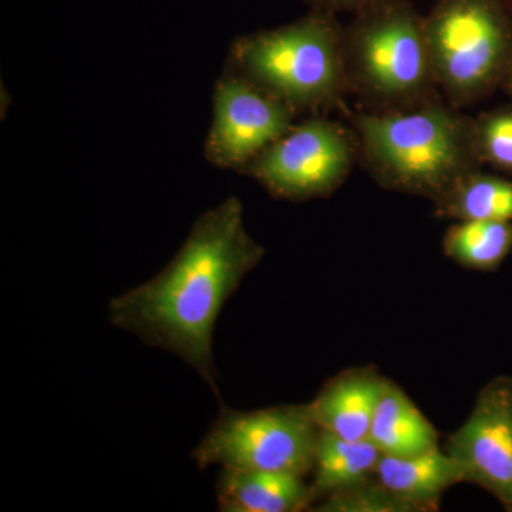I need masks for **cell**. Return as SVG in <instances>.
<instances>
[{
	"instance_id": "obj_1",
	"label": "cell",
	"mask_w": 512,
	"mask_h": 512,
	"mask_svg": "<svg viewBox=\"0 0 512 512\" xmlns=\"http://www.w3.org/2000/svg\"><path fill=\"white\" fill-rule=\"evenodd\" d=\"M264 255L245 228L241 201L229 197L195 221L160 274L111 299L110 323L183 359L220 399L212 355L215 323Z\"/></svg>"
},
{
	"instance_id": "obj_2",
	"label": "cell",
	"mask_w": 512,
	"mask_h": 512,
	"mask_svg": "<svg viewBox=\"0 0 512 512\" xmlns=\"http://www.w3.org/2000/svg\"><path fill=\"white\" fill-rule=\"evenodd\" d=\"M366 170L386 190L436 202L481 167L474 120L439 99L352 116Z\"/></svg>"
},
{
	"instance_id": "obj_3",
	"label": "cell",
	"mask_w": 512,
	"mask_h": 512,
	"mask_svg": "<svg viewBox=\"0 0 512 512\" xmlns=\"http://www.w3.org/2000/svg\"><path fill=\"white\" fill-rule=\"evenodd\" d=\"M225 69L296 114L326 109L349 89L345 28L333 13L312 9L288 25L237 37Z\"/></svg>"
},
{
	"instance_id": "obj_4",
	"label": "cell",
	"mask_w": 512,
	"mask_h": 512,
	"mask_svg": "<svg viewBox=\"0 0 512 512\" xmlns=\"http://www.w3.org/2000/svg\"><path fill=\"white\" fill-rule=\"evenodd\" d=\"M349 87L384 109L430 99L436 84L426 18L407 0H377L345 29Z\"/></svg>"
},
{
	"instance_id": "obj_5",
	"label": "cell",
	"mask_w": 512,
	"mask_h": 512,
	"mask_svg": "<svg viewBox=\"0 0 512 512\" xmlns=\"http://www.w3.org/2000/svg\"><path fill=\"white\" fill-rule=\"evenodd\" d=\"M426 32L436 84L451 106L503 86L512 60V12L504 0H439Z\"/></svg>"
},
{
	"instance_id": "obj_6",
	"label": "cell",
	"mask_w": 512,
	"mask_h": 512,
	"mask_svg": "<svg viewBox=\"0 0 512 512\" xmlns=\"http://www.w3.org/2000/svg\"><path fill=\"white\" fill-rule=\"evenodd\" d=\"M319 427L308 404H281L252 412L222 407L194 451L198 468L312 473Z\"/></svg>"
},
{
	"instance_id": "obj_7",
	"label": "cell",
	"mask_w": 512,
	"mask_h": 512,
	"mask_svg": "<svg viewBox=\"0 0 512 512\" xmlns=\"http://www.w3.org/2000/svg\"><path fill=\"white\" fill-rule=\"evenodd\" d=\"M359 154L355 131L313 117L295 124L248 165L244 174L288 201L329 197L349 177Z\"/></svg>"
},
{
	"instance_id": "obj_8",
	"label": "cell",
	"mask_w": 512,
	"mask_h": 512,
	"mask_svg": "<svg viewBox=\"0 0 512 512\" xmlns=\"http://www.w3.org/2000/svg\"><path fill=\"white\" fill-rule=\"evenodd\" d=\"M296 111L239 74L224 69L212 93V123L204 157L244 174L262 151L295 126Z\"/></svg>"
},
{
	"instance_id": "obj_9",
	"label": "cell",
	"mask_w": 512,
	"mask_h": 512,
	"mask_svg": "<svg viewBox=\"0 0 512 512\" xmlns=\"http://www.w3.org/2000/svg\"><path fill=\"white\" fill-rule=\"evenodd\" d=\"M446 450L466 474L512 512V379L498 376L477 394L467 420L450 437Z\"/></svg>"
},
{
	"instance_id": "obj_10",
	"label": "cell",
	"mask_w": 512,
	"mask_h": 512,
	"mask_svg": "<svg viewBox=\"0 0 512 512\" xmlns=\"http://www.w3.org/2000/svg\"><path fill=\"white\" fill-rule=\"evenodd\" d=\"M386 380L372 366L348 369L329 379L309 403L319 429L343 439H369Z\"/></svg>"
},
{
	"instance_id": "obj_11",
	"label": "cell",
	"mask_w": 512,
	"mask_h": 512,
	"mask_svg": "<svg viewBox=\"0 0 512 512\" xmlns=\"http://www.w3.org/2000/svg\"><path fill=\"white\" fill-rule=\"evenodd\" d=\"M375 478L414 512L439 510L447 490L466 484L463 467L440 446L416 456H382Z\"/></svg>"
},
{
	"instance_id": "obj_12",
	"label": "cell",
	"mask_w": 512,
	"mask_h": 512,
	"mask_svg": "<svg viewBox=\"0 0 512 512\" xmlns=\"http://www.w3.org/2000/svg\"><path fill=\"white\" fill-rule=\"evenodd\" d=\"M218 507L224 512L311 511L313 494L305 477L275 471L222 468Z\"/></svg>"
},
{
	"instance_id": "obj_13",
	"label": "cell",
	"mask_w": 512,
	"mask_h": 512,
	"mask_svg": "<svg viewBox=\"0 0 512 512\" xmlns=\"http://www.w3.org/2000/svg\"><path fill=\"white\" fill-rule=\"evenodd\" d=\"M440 434L399 384L387 379L369 440L382 456L409 457L439 447Z\"/></svg>"
},
{
	"instance_id": "obj_14",
	"label": "cell",
	"mask_w": 512,
	"mask_h": 512,
	"mask_svg": "<svg viewBox=\"0 0 512 512\" xmlns=\"http://www.w3.org/2000/svg\"><path fill=\"white\" fill-rule=\"evenodd\" d=\"M380 457L369 439L348 440L319 429L312 467L313 505L330 494L373 480Z\"/></svg>"
},
{
	"instance_id": "obj_15",
	"label": "cell",
	"mask_w": 512,
	"mask_h": 512,
	"mask_svg": "<svg viewBox=\"0 0 512 512\" xmlns=\"http://www.w3.org/2000/svg\"><path fill=\"white\" fill-rule=\"evenodd\" d=\"M436 215L454 221L512 222V180L471 171L434 202Z\"/></svg>"
},
{
	"instance_id": "obj_16",
	"label": "cell",
	"mask_w": 512,
	"mask_h": 512,
	"mask_svg": "<svg viewBox=\"0 0 512 512\" xmlns=\"http://www.w3.org/2000/svg\"><path fill=\"white\" fill-rule=\"evenodd\" d=\"M443 251L471 271H497L512 251V222L456 221L444 235Z\"/></svg>"
},
{
	"instance_id": "obj_17",
	"label": "cell",
	"mask_w": 512,
	"mask_h": 512,
	"mask_svg": "<svg viewBox=\"0 0 512 512\" xmlns=\"http://www.w3.org/2000/svg\"><path fill=\"white\" fill-rule=\"evenodd\" d=\"M474 141L481 164L512 173V104L474 120Z\"/></svg>"
},
{
	"instance_id": "obj_18",
	"label": "cell",
	"mask_w": 512,
	"mask_h": 512,
	"mask_svg": "<svg viewBox=\"0 0 512 512\" xmlns=\"http://www.w3.org/2000/svg\"><path fill=\"white\" fill-rule=\"evenodd\" d=\"M316 512H414L410 505L384 488L376 478L318 501Z\"/></svg>"
},
{
	"instance_id": "obj_19",
	"label": "cell",
	"mask_w": 512,
	"mask_h": 512,
	"mask_svg": "<svg viewBox=\"0 0 512 512\" xmlns=\"http://www.w3.org/2000/svg\"><path fill=\"white\" fill-rule=\"evenodd\" d=\"M312 9L336 15L339 12H357L377 0H305Z\"/></svg>"
},
{
	"instance_id": "obj_20",
	"label": "cell",
	"mask_w": 512,
	"mask_h": 512,
	"mask_svg": "<svg viewBox=\"0 0 512 512\" xmlns=\"http://www.w3.org/2000/svg\"><path fill=\"white\" fill-rule=\"evenodd\" d=\"M503 87H504L505 92L510 94V96L512 97V60H511L510 67H508V72H507V74H505Z\"/></svg>"
},
{
	"instance_id": "obj_21",
	"label": "cell",
	"mask_w": 512,
	"mask_h": 512,
	"mask_svg": "<svg viewBox=\"0 0 512 512\" xmlns=\"http://www.w3.org/2000/svg\"><path fill=\"white\" fill-rule=\"evenodd\" d=\"M505 3H507L508 8H510L512 12V0H504Z\"/></svg>"
}]
</instances>
